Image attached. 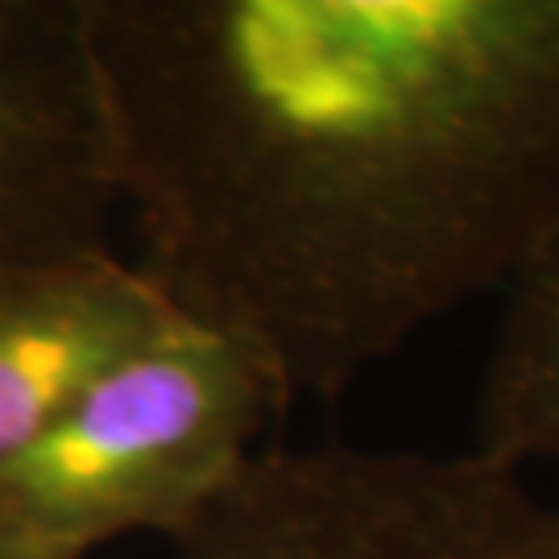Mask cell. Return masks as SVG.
<instances>
[{
  "label": "cell",
  "mask_w": 559,
  "mask_h": 559,
  "mask_svg": "<svg viewBox=\"0 0 559 559\" xmlns=\"http://www.w3.org/2000/svg\"><path fill=\"white\" fill-rule=\"evenodd\" d=\"M141 274L332 402L559 224V0H83Z\"/></svg>",
  "instance_id": "1"
},
{
  "label": "cell",
  "mask_w": 559,
  "mask_h": 559,
  "mask_svg": "<svg viewBox=\"0 0 559 559\" xmlns=\"http://www.w3.org/2000/svg\"><path fill=\"white\" fill-rule=\"evenodd\" d=\"M117 212L83 0H0V278L112 249Z\"/></svg>",
  "instance_id": "4"
},
{
  "label": "cell",
  "mask_w": 559,
  "mask_h": 559,
  "mask_svg": "<svg viewBox=\"0 0 559 559\" xmlns=\"http://www.w3.org/2000/svg\"><path fill=\"white\" fill-rule=\"evenodd\" d=\"M175 559H559V498L477 448H261Z\"/></svg>",
  "instance_id": "3"
},
{
  "label": "cell",
  "mask_w": 559,
  "mask_h": 559,
  "mask_svg": "<svg viewBox=\"0 0 559 559\" xmlns=\"http://www.w3.org/2000/svg\"><path fill=\"white\" fill-rule=\"evenodd\" d=\"M0 559H83V556H75L71 547H62V543L46 539L38 531H29V526H21V522L0 514Z\"/></svg>",
  "instance_id": "7"
},
{
  "label": "cell",
  "mask_w": 559,
  "mask_h": 559,
  "mask_svg": "<svg viewBox=\"0 0 559 559\" xmlns=\"http://www.w3.org/2000/svg\"><path fill=\"white\" fill-rule=\"evenodd\" d=\"M473 448L519 473L531 464L559 473V224L506 286Z\"/></svg>",
  "instance_id": "6"
},
{
  "label": "cell",
  "mask_w": 559,
  "mask_h": 559,
  "mask_svg": "<svg viewBox=\"0 0 559 559\" xmlns=\"http://www.w3.org/2000/svg\"><path fill=\"white\" fill-rule=\"evenodd\" d=\"M175 316L117 249L0 278V468L38 443L108 365Z\"/></svg>",
  "instance_id": "5"
},
{
  "label": "cell",
  "mask_w": 559,
  "mask_h": 559,
  "mask_svg": "<svg viewBox=\"0 0 559 559\" xmlns=\"http://www.w3.org/2000/svg\"><path fill=\"white\" fill-rule=\"evenodd\" d=\"M282 411L245 344L175 311L0 468V514L83 559L141 531L175 543L261 456Z\"/></svg>",
  "instance_id": "2"
}]
</instances>
